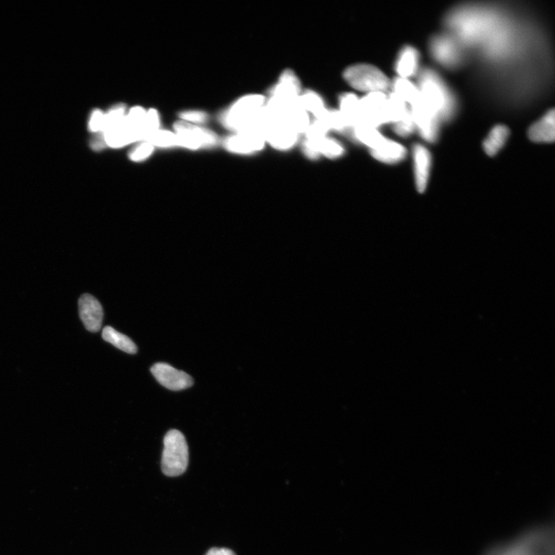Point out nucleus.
I'll list each match as a JSON object with an SVG mask.
<instances>
[{
  "mask_svg": "<svg viewBox=\"0 0 555 555\" xmlns=\"http://www.w3.org/2000/svg\"><path fill=\"white\" fill-rule=\"evenodd\" d=\"M417 87L425 104L438 115L440 120H448L453 116L456 110L453 94L433 70H425L420 74Z\"/></svg>",
  "mask_w": 555,
  "mask_h": 555,
  "instance_id": "f03ea898",
  "label": "nucleus"
},
{
  "mask_svg": "<svg viewBox=\"0 0 555 555\" xmlns=\"http://www.w3.org/2000/svg\"><path fill=\"white\" fill-rule=\"evenodd\" d=\"M485 555H554V528H531L510 542L493 547Z\"/></svg>",
  "mask_w": 555,
  "mask_h": 555,
  "instance_id": "f257e3e1",
  "label": "nucleus"
},
{
  "mask_svg": "<svg viewBox=\"0 0 555 555\" xmlns=\"http://www.w3.org/2000/svg\"><path fill=\"white\" fill-rule=\"evenodd\" d=\"M144 129L145 133V141L150 134L159 130V116H158L157 110L155 109H150L149 111H147L144 123Z\"/></svg>",
  "mask_w": 555,
  "mask_h": 555,
  "instance_id": "c85d7f7f",
  "label": "nucleus"
},
{
  "mask_svg": "<svg viewBox=\"0 0 555 555\" xmlns=\"http://www.w3.org/2000/svg\"><path fill=\"white\" fill-rule=\"evenodd\" d=\"M79 312L87 330L97 332L100 329L104 312L96 298L89 294L83 295L79 300Z\"/></svg>",
  "mask_w": 555,
  "mask_h": 555,
  "instance_id": "ddd939ff",
  "label": "nucleus"
},
{
  "mask_svg": "<svg viewBox=\"0 0 555 555\" xmlns=\"http://www.w3.org/2000/svg\"><path fill=\"white\" fill-rule=\"evenodd\" d=\"M339 112L351 129L360 124V98L353 93H346L339 98Z\"/></svg>",
  "mask_w": 555,
  "mask_h": 555,
  "instance_id": "6ab92c4d",
  "label": "nucleus"
},
{
  "mask_svg": "<svg viewBox=\"0 0 555 555\" xmlns=\"http://www.w3.org/2000/svg\"><path fill=\"white\" fill-rule=\"evenodd\" d=\"M415 181L417 191L425 192L431 169V155L424 145L416 144L413 148Z\"/></svg>",
  "mask_w": 555,
  "mask_h": 555,
  "instance_id": "4468645a",
  "label": "nucleus"
},
{
  "mask_svg": "<svg viewBox=\"0 0 555 555\" xmlns=\"http://www.w3.org/2000/svg\"><path fill=\"white\" fill-rule=\"evenodd\" d=\"M346 82L354 89L367 93H386L391 86L390 80L379 68L370 65H356L346 70Z\"/></svg>",
  "mask_w": 555,
  "mask_h": 555,
  "instance_id": "39448f33",
  "label": "nucleus"
},
{
  "mask_svg": "<svg viewBox=\"0 0 555 555\" xmlns=\"http://www.w3.org/2000/svg\"><path fill=\"white\" fill-rule=\"evenodd\" d=\"M371 155L380 162L394 164L405 159L407 150L399 143L386 138L381 144L371 150Z\"/></svg>",
  "mask_w": 555,
  "mask_h": 555,
  "instance_id": "2eb2a0df",
  "label": "nucleus"
},
{
  "mask_svg": "<svg viewBox=\"0 0 555 555\" xmlns=\"http://www.w3.org/2000/svg\"><path fill=\"white\" fill-rule=\"evenodd\" d=\"M315 120L322 122L327 126L329 131H335L339 133H346L351 131V126H348L339 110L327 109L319 119H315Z\"/></svg>",
  "mask_w": 555,
  "mask_h": 555,
  "instance_id": "393cba45",
  "label": "nucleus"
},
{
  "mask_svg": "<svg viewBox=\"0 0 555 555\" xmlns=\"http://www.w3.org/2000/svg\"><path fill=\"white\" fill-rule=\"evenodd\" d=\"M266 98L259 94L247 95L228 109L223 117V124L236 133L256 129L263 117Z\"/></svg>",
  "mask_w": 555,
  "mask_h": 555,
  "instance_id": "7ed1b4c3",
  "label": "nucleus"
},
{
  "mask_svg": "<svg viewBox=\"0 0 555 555\" xmlns=\"http://www.w3.org/2000/svg\"><path fill=\"white\" fill-rule=\"evenodd\" d=\"M125 116V107L123 105H118L109 111V113L105 115L102 134L115 129L124 121Z\"/></svg>",
  "mask_w": 555,
  "mask_h": 555,
  "instance_id": "bb28decb",
  "label": "nucleus"
},
{
  "mask_svg": "<svg viewBox=\"0 0 555 555\" xmlns=\"http://www.w3.org/2000/svg\"><path fill=\"white\" fill-rule=\"evenodd\" d=\"M431 51L437 60L443 65H456L459 59L457 45L450 39L438 37L433 39Z\"/></svg>",
  "mask_w": 555,
  "mask_h": 555,
  "instance_id": "f3484780",
  "label": "nucleus"
},
{
  "mask_svg": "<svg viewBox=\"0 0 555 555\" xmlns=\"http://www.w3.org/2000/svg\"><path fill=\"white\" fill-rule=\"evenodd\" d=\"M299 105L309 115L319 119L327 110L320 95L313 91H306L300 94Z\"/></svg>",
  "mask_w": 555,
  "mask_h": 555,
  "instance_id": "b1692460",
  "label": "nucleus"
},
{
  "mask_svg": "<svg viewBox=\"0 0 555 555\" xmlns=\"http://www.w3.org/2000/svg\"><path fill=\"white\" fill-rule=\"evenodd\" d=\"M411 111V110H410ZM393 128L396 134L400 137H408L416 129V125L412 114L404 118L403 121L393 124Z\"/></svg>",
  "mask_w": 555,
  "mask_h": 555,
  "instance_id": "cd10ccee",
  "label": "nucleus"
},
{
  "mask_svg": "<svg viewBox=\"0 0 555 555\" xmlns=\"http://www.w3.org/2000/svg\"><path fill=\"white\" fill-rule=\"evenodd\" d=\"M154 147L169 148L180 146L181 141L178 134L169 131L157 130L145 141Z\"/></svg>",
  "mask_w": 555,
  "mask_h": 555,
  "instance_id": "a878e982",
  "label": "nucleus"
},
{
  "mask_svg": "<svg viewBox=\"0 0 555 555\" xmlns=\"http://www.w3.org/2000/svg\"><path fill=\"white\" fill-rule=\"evenodd\" d=\"M183 122L192 123H203L207 119V115L201 111H185L180 115Z\"/></svg>",
  "mask_w": 555,
  "mask_h": 555,
  "instance_id": "2f4dec72",
  "label": "nucleus"
},
{
  "mask_svg": "<svg viewBox=\"0 0 555 555\" xmlns=\"http://www.w3.org/2000/svg\"><path fill=\"white\" fill-rule=\"evenodd\" d=\"M155 147L150 143L144 141L130 153L131 160L141 162L147 159L153 153Z\"/></svg>",
  "mask_w": 555,
  "mask_h": 555,
  "instance_id": "c756f323",
  "label": "nucleus"
},
{
  "mask_svg": "<svg viewBox=\"0 0 555 555\" xmlns=\"http://www.w3.org/2000/svg\"><path fill=\"white\" fill-rule=\"evenodd\" d=\"M264 136L266 143L279 150H288L294 148L299 141V134L281 119H273L266 112Z\"/></svg>",
  "mask_w": 555,
  "mask_h": 555,
  "instance_id": "0eeeda50",
  "label": "nucleus"
},
{
  "mask_svg": "<svg viewBox=\"0 0 555 555\" xmlns=\"http://www.w3.org/2000/svg\"><path fill=\"white\" fill-rule=\"evenodd\" d=\"M388 124V95L382 92L370 93L360 98V124L377 129Z\"/></svg>",
  "mask_w": 555,
  "mask_h": 555,
  "instance_id": "423d86ee",
  "label": "nucleus"
},
{
  "mask_svg": "<svg viewBox=\"0 0 555 555\" xmlns=\"http://www.w3.org/2000/svg\"><path fill=\"white\" fill-rule=\"evenodd\" d=\"M409 107L420 136L429 142L437 140L440 121L438 115L425 104L422 96Z\"/></svg>",
  "mask_w": 555,
  "mask_h": 555,
  "instance_id": "6e6552de",
  "label": "nucleus"
},
{
  "mask_svg": "<svg viewBox=\"0 0 555 555\" xmlns=\"http://www.w3.org/2000/svg\"><path fill=\"white\" fill-rule=\"evenodd\" d=\"M105 114L101 110H94L89 122V129L93 132H102L105 124Z\"/></svg>",
  "mask_w": 555,
  "mask_h": 555,
  "instance_id": "7c9ffc66",
  "label": "nucleus"
},
{
  "mask_svg": "<svg viewBox=\"0 0 555 555\" xmlns=\"http://www.w3.org/2000/svg\"><path fill=\"white\" fill-rule=\"evenodd\" d=\"M162 459L163 473L169 477L184 474L188 465V447L183 433L177 430L166 433Z\"/></svg>",
  "mask_w": 555,
  "mask_h": 555,
  "instance_id": "20e7f679",
  "label": "nucleus"
},
{
  "mask_svg": "<svg viewBox=\"0 0 555 555\" xmlns=\"http://www.w3.org/2000/svg\"><path fill=\"white\" fill-rule=\"evenodd\" d=\"M266 144L263 132L251 129L237 132L225 141V146L233 153L250 155L261 152Z\"/></svg>",
  "mask_w": 555,
  "mask_h": 555,
  "instance_id": "1a4fd4ad",
  "label": "nucleus"
},
{
  "mask_svg": "<svg viewBox=\"0 0 555 555\" xmlns=\"http://www.w3.org/2000/svg\"><path fill=\"white\" fill-rule=\"evenodd\" d=\"M419 53L414 47H404L396 63V71L399 77L408 79L415 75L419 67Z\"/></svg>",
  "mask_w": 555,
  "mask_h": 555,
  "instance_id": "a211bd4d",
  "label": "nucleus"
},
{
  "mask_svg": "<svg viewBox=\"0 0 555 555\" xmlns=\"http://www.w3.org/2000/svg\"><path fill=\"white\" fill-rule=\"evenodd\" d=\"M351 131L356 141L370 150L378 147L386 138L377 129L367 125L355 126Z\"/></svg>",
  "mask_w": 555,
  "mask_h": 555,
  "instance_id": "412c9836",
  "label": "nucleus"
},
{
  "mask_svg": "<svg viewBox=\"0 0 555 555\" xmlns=\"http://www.w3.org/2000/svg\"><path fill=\"white\" fill-rule=\"evenodd\" d=\"M206 555H235V554L226 549H211Z\"/></svg>",
  "mask_w": 555,
  "mask_h": 555,
  "instance_id": "473e14b6",
  "label": "nucleus"
},
{
  "mask_svg": "<svg viewBox=\"0 0 555 555\" xmlns=\"http://www.w3.org/2000/svg\"><path fill=\"white\" fill-rule=\"evenodd\" d=\"M554 110L551 109L538 122L530 126L529 138L536 143H551L555 138Z\"/></svg>",
  "mask_w": 555,
  "mask_h": 555,
  "instance_id": "dca6fc26",
  "label": "nucleus"
},
{
  "mask_svg": "<svg viewBox=\"0 0 555 555\" xmlns=\"http://www.w3.org/2000/svg\"><path fill=\"white\" fill-rule=\"evenodd\" d=\"M150 372L157 382L170 391H179L193 386L192 377L184 371L174 368L171 365L158 363L154 365Z\"/></svg>",
  "mask_w": 555,
  "mask_h": 555,
  "instance_id": "9d476101",
  "label": "nucleus"
},
{
  "mask_svg": "<svg viewBox=\"0 0 555 555\" xmlns=\"http://www.w3.org/2000/svg\"><path fill=\"white\" fill-rule=\"evenodd\" d=\"M303 150L307 157L312 160L318 159L320 156L337 159L345 152L344 146L338 141L328 136L319 140L305 139Z\"/></svg>",
  "mask_w": 555,
  "mask_h": 555,
  "instance_id": "f8f14e48",
  "label": "nucleus"
},
{
  "mask_svg": "<svg viewBox=\"0 0 555 555\" xmlns=\"http://www.w3.org/2000/svg\"><path fill=\"white\" fill-rule=\"evenodd\" d=\"M174 128L181 141V147L198 149L215 145L217 142L216 134L185 122H176Z\"/></svg>",
  "mask_w": 555,
  "mask_h": 555,
  "instance_id": "9b49d317",
  "label": "nucleus"
},
{
  "mask_svg": "<svg viewBox=\"0 0 555 555\" xmlns=\"http://www.w3.org/2000/svg\"><path fill=\"white\" fill-rule=\"evenodd\" d=\"M510 136V131L504 125H497L490 131L487 138L483 141V148L490 157L495 156L504 146Z\"/></svg>",
  "mask_w": 555,
  "mask_h": 555,
  "instance_id": "aec40b11",
  "label": "nucleus"
},
{
  "mask_svg": "<svg viewBox=\"0 0 555 555\" xmlns=\"http://www.w3.org/2000/svg\"><path fill=\"white\" fill-rule=\"evenodd\" d=\"M391 86L392 92L407 103L408 106L414 105L420 97L418 87L411 83L408 79L396 78Z\"/></svg>",
  "mask_w": 555,
  "mask_h": 555,
  "instance_id": "5701e85b",
  "label": "nucleus"
},
{
  "mask_svg": "<svg viewBox=\"0 0 555 555\" xmlns=\"http://www.w3.org/2000/svg\"><path fill=\"white\" fill-rule=\"evenodd\" d=\"M102 337L106 342L126 353L136 354L138 352L136 344L129 337L122 334L111 327H106L103 329Z\"/></svg>",
  "mask_w": 555,
  "mask_h": 555,
  "instance_id": "4be33fe9",
  "label": "nucleus"
}]
</instances>
